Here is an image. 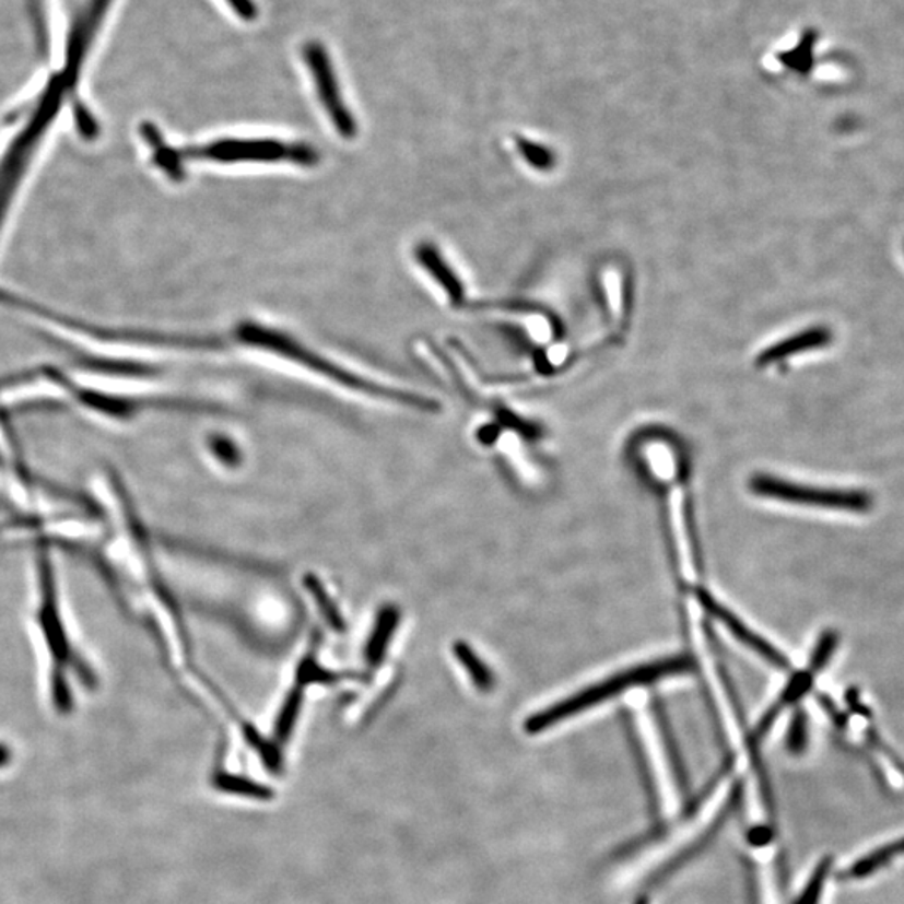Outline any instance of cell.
Listing matches in <instances>:
<instances>
[{"label":"cell","instance_id":"1","mask_svg":"<svg viewBox=\"0 0 904 904\" xmlns=\"http://www.w3.org/2000/svg\"><path fill=\"white\" fill-rule=\"evenodd\" d=\"M236 342L248 349H257L260 352L275 355L290 364L312 372L314 376L324 377L329 383L337 384L343 389L364 392L367 396L376 397L380 401L396 402V404L409 406L419 411H434V404L427 397L421 394L409 392V390L397 389V387L384 386L377 380L359 376L355 372L349 371L345 365L332 361L322 352L315 351L304 340L292 336L286 330L257 322V320H242L236 324L233 330Z\"/></svg>","mask_w":904,"mask_h":904},{"label":"cell","instance_id":"2","mask_svg":"<svg viewBox=\"0 0 904 904\" xmlns=\"http://www.w3.org/2000/svg\"><path fill=\"white\" fill-rule=\"evenodd\" d=\"M157 165L178 178L185 163H210L219 166L292 165L312 168L320 163V153L312 144L280 138L225 137L203 144L176 150L157 144Z\"/></svg>","mask_w":904,"mask_h":904},{"label":"cell","instance_id":"3","mask_svg":"<svg viewBox=\"0 0 904 904\" xmlns=\"http://www.w3.org/2000/svg\"><path fill=\"white\" fill-rule=\"evenodd\" d=\"M692 665L694 664L690 658L670 657L623 670V672L617 673L611 679L595 683V685L582 690L578 694L531 715L525 724L526 732H544L548 727L556 726V724L570 719L573 715L597 707V705L623 694L625 690L632 689V686L647 685V683L657 682V680L667 679V677L689 672V670H692Z\"/></svg>","mask_w":904,"mask_h":904},{"label":"cell","instance_id":"4","mask_svg":"<svg viewBox=\"0 0 904 904\" xmlns=\"http://www.w3.org/2000/svg\"><path fill=\"white\" fill-rule=\"evenodd\" d=\"M39 563L40 587H43V601L39 604V626L43 629L44 642L49 650L52 661L50 672V692L52 701L59 711H71V695L68 690V677L66 672L75 670L87 686L96 685L93 672L87 669L83 660H79L72 651L69 638L66 636V629L62 625L61 613H59L58 595H56L55 575H52V563L49 560V551L40 550L37 553Z\"/></svg>","mask_w":904,"mask_h":904},{"label":"cell","instance_id":"5","mask_svg":"<svg viewBox=\"0 0 904 904\" xmlns=\"http://www.w3.org/2000/svg\"><path fill=\"white\" fill-rule=\"evenodd\" d=\"M302 56H304L305 66L310 72L318 103L322 106L330 125L333 126V131L342 140H355L359 134V122L352 109L349 108L345 96H343L339 75H337L332 58L327 52L326 46L317 43V40H312V43L305 44Z\"/></svg>","mask_w":904,"mask_h":904},{"label":"cell","instance_id":"6","mask_svg":"<svg viewBox=\"0 0 904 904\" xmlns=\"http://www.w3.org/2000/svg\"><path fill=\"white\" fill-rule=\"evenodd\" d=\"M752 491L759 496L773 497L786 503L805 504L815 508L841 509V512L866 513L872 508V496L865 491L824 490L802 486L789 481L776 480L771 476H755L751 481Z\"/></svg>","mask_w":904,"mask_h":904},{"label":"cell","instance_id":"7","mask_svg":"<svg viewBox=\"0 0 904 904\" xmlns=\"http://www.w3.org/2000/svg\"><path fill=\"white\" fill-rule=\"evenodd\" d=\"M695 595H697V600L701 601L702 607L705 608L708 615L714 617L715 620H719L723 625H726L729 632L736 636L737 641L742 642L745 647L761 655L762 658H765V660L773 665V667H776V669L789 670V661H787V658L784 657L776 647L765 642L758 633L752 632L749 626L743 625V623L733 615L732 611L723 607L708 591L698 588V590H695Z\"/></svg>","mask_w":904,"mask_h":904},{"label":"cell","instance_id":"8","mask_svg":"<svg viewBox=\"0 0 904 904\" xmlns=\"http://www.w3.org/2000/svg\"><path fill=\"white\" fill-rule=\"evenodd\" d=\"M414 258L419 267L434 280L437 286L443 290L450 304H461L465 298V286L458 279V273L453 270L449 261L444 257L443 251L433 242H421L415 245Z\"/></svg>","mask_w":904,"mask_h":904},{"label":"cell","instance_id":"9","mask_svg":"<svg viewBox=\"0 0 904 904\" xmlns=\"http://www.w3.org/2000/svg\"><path fill=\"white\" fill-rule=\"evenodd\" d=\"M812 683H814V673L809 672V670L808 672H797L796 676L790 679V682L787 683L786 689H784L783 694H780L779 701H777L773 707L768 708L767 714L762 717L761 723L755 727L754 732H752L751 742L758 743L762 737H765V733H767L771 727H773V724L776 723L780 712H783L787 705L796 704V702L801 701L806 694H809V690L812 689Z\"/></svg>","mask_w":904,"mask_h":904},{"label":"cell","instance_id":"10","mask_svg":"<svg viewBox=\"0 0 904 904\" xmlns=\"http://www.w3.org/2000/svg\"><path fill=\"white\" fill-rule=\"evenodd\" d=\"M211 784L220 793L248 797V799H255V801H272L275 797V793L270 787L245 776H236V774L220 773L219 771V773L213 774Z\"/></svg>","mask_w":904,"mask_h":904},{"label":"cell","instance_id":"11","mask_svg":"<svg viewBox=\"0 0 904 904\" xmlns=\"http://www.w3.org/2000/svg\"><path fill=\"white\" fill-rule=\"evenodd\" d=\"M397 623H399V611L396 607H386L380 611L376 629H374L367 645V658L371 664L376 665L386 654L387 644H389L394 632H396Z\"/></svg>","mask_w":904,"mask_h":904},{"label":"cell","instance_id":"12","mask_svg":"<svg viewBox=\"0 0 904 904\" xmlns=\"http://www.w3.org/2000/svg\"><path fill=\"white\" fill-rule=\"evenodd\" d=\"M900 855H904V840L891 843L890 846L881 847V849L876 850L872 855L865 856V858L859 859L858 862L850 866V868L844 872V876H846L847 880H861V878H866V876L871 874V872L883 868V866H887V862H890L891 859Z\"/></svg>","mask_w":904,"mask_h":904},{"label":"cell","instance_id":"13","mask_svg":"<svg viewBox=\"0 0 904 904\" xmlns=\"http://www.w3.org/2000/svg\"><path fill=\"white\" fill-rule=\"evenodd\" d=\"M831 337L833 336H831L830 330L824 329V327L808 330V332L799 333V336L793 337V339L786 340V342L777 345L771 357H789V355L796 354V352L809 351V349L815 348H824V345L830 343Z\"/></svg>","mask_w":904,"mask_h":904},{"label":"cell","instance_id":"14","mask_svg":"<svg viewBox=\"0 0 904 904\" xmlns=\"http://www.w3.org/2000/svg\"><path fill=\"white\" fill-rule=\"evenodd\" d=\"M455 655L459 658V661H461L466 672L471 677L472 683H474L481 692H488V690L493 689V673H491V670L484 665V661L472 651L471 647H468L466 644H458L455 647Z\"/></svg>","mask_w":904,"mask_h":904},{"label":"cell","instance_id":"15","mask_svg":"<svg viewBox=\"0 0 904 904\" xmlns=\"http://www.w3.org/2000/svg\"><path fill=\"white\" fill-rule=\"evenodd\" d=\"M302 707V692L301 689L294 690L292 694L286 697L283 704L282 712H280L279 719L275 723V737L279 742L285 743L292 736L295 723H297L298 712Z\"/></svg>","mask_w":904,"mask_h":904},{"label":"cell","instance_id":"16","mask_svg":"<svg viewBox=\"0 0 904 904\" xmlns=\"http://www.w3.org/2000/svg\"><path fill=\"white\" fill-rule=\"evenodd\" d=\"M837 644H840V633L834 632V630L822 633L814 651H812L809 672L814 673V676L821 672L836 651Z\"/></svg>","mask_w":904,"mask_h":904},{"label":"cell","instance_id":"17","mask_svg":"<svg viewBox=\"0 0 904 904\" xmlns=\"http://www.w3.org/2000/svg\"><path fill=\"white\" fill-rule=\"evenodd\" d=\"M831 859H822L819 862L818 868L815 871L812 872L811 880H809L808 887L805 888V893L801 894V897L797 900L796 904H818L819 897H821L822 888H824V883H826L827 872L831 869Z\"/></svg>","mask_w":904,"mask_h":904},{"label":"cell","instance_id":"18","mask_svg":"<svg viewBox=\"0 0 904 904\" xmlns=\"http://www.w3.org/2000/svg\"><path fill=\"white\" fill-rule=\"evenodd\" d=\"M808 743V715L805 711H796L787 733V749L794 754H801Z\"/></svg>","mask_w":904,"mask_h":904},{"label":"cell","instance_id":"19","mask_svg":"<svg viewBox=\"0 0 904 904\" xmlns=\"http://www.w3.org/2000/svg\"><path fill=\"white\" fill-rule=\"evenodd\" d=\"M658 724H660L661 737H664L665 748L669 751L670 761H672L673 773H676L677 783L682 789H686L685 771L682 768V761H680L679 752H677L676 742H673L672 733L669 730V723L665 719L664 711L658 705Z\"/></svg>","mask_w":904,"mask_h":904},{"label":"cell","instance_id":"20","mask_svg":"<svg viewBox=\"0 0 904 904\" xmlns=\"http://www.w3.org/2000/svg\"><path fill=\"white\" fill-rule=\"evenodd\" d=\"M211 449L215 453L216 458L225 465H236L240 459V453L236 449L235 444L226 437H215L211 439Z\"/></svg>","mask_w":904,"mask_h":904},{"label":"cell","instance_id":"21","mask_svg":"<svg viewBox=\"0 0 904 904\" xmlns=\"http://www.w3.org/2000/svg\"><path fill=\"white\" fill-rule=\"evenodd\" d=\"M310 590L312 594L315 595V598H317L318 604L322 607V610H326V619L329 620L330 625L339 629L342 620H340V617L337 615V610H333V607H329V595L324 591V588L320 587V585H317V582H310Z\"/></svg>","mask_w":904,"mask_h":904},{"label":"cell","instance_id":"22","mask_svg":"<svg viewBox=\"0 0 904 904\" xmlns=\"http://www.w3.org/2000/svg\"><path fill=\"white\" fill-rule=\"evenodd\" d=\"M225 2L232 9L233 14L242 21L251 22L257 19L258 8L255 0H225Z\"/></svg>","mask_w":904,"mask_h":904},{"label":"cell","instance_id":"23","mask_svg":"<svg viewBox=\"0 0 904 904\" xmlns=\"http://www.w3.org/2000/svg\"><path fill=\"white\" fill-rule=\"evenodd\" d=\"M771 837H773V833L764 826L754 827V830L749 833V841H751L754 846H764V844L771 841Z\"/></svg>","mask_w":904,"mask_h":904},{"label":"cell","instance_id":"24","mask_svg":"<svg viewBox=\"0 0 904 904\" xmlns=\"http://www.w3.org/2000/svg\"><path fill=\"white\" fill-rule=\"evenodd\" d=\"M819 701H821L822 708H824V711H826L827 714H830L831 717H833L834 723L840 724V726L846 724V719H844L843 715H841V712L837 711V707L836 705H834L833 701H830V698H827L826 695H821V697H819Z\"/></svg>","mask_w":904,"mask_h":904},{"label":"cell","instance_id":"25","mask_svg":"<svg viewBox=\"0 0 904 904\" xmlns=\"http://www.w3.org/2000/svg\"><path fill=\"white\" fill-rule=\"evenodd\" d=\"M633 904H648V897H645V896L638 897V900H636L635 903H633Z\"/></svg>","mask_w":904,"mask_h":904}]
</instances>
